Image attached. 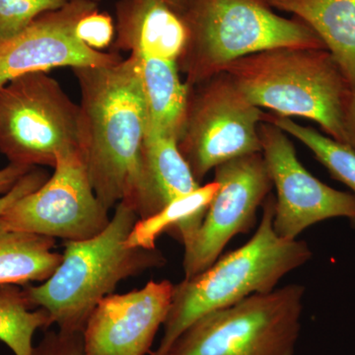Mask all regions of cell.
<instances>
[{
    "label": "cell",
    "instance_id": "1",
    "mask_svg": "<svg viewBox=\"0 0 355 355\" xmlns=\"http://www.w3.org/2000/svg\"><path fill=\"white\" fill-rule=\"evenodd\" d=\"M81 92L83 153L96 197L107 209L135 205L148 114L137 58L72 69Z\"/></svg>",
    "mask_w": 355,
    "mask_h": 355
},
{
    "label": "cell",
    "instance_id": "2",
    "mask_svg": "<svg viewBox=\"0 0 355 355\" xmlns=\"http://www.w3.org/2000/svg\"><path fill=\"white\" fill-rule=\"evenodd\" d=\"M139 217L120 202L104 231L90 239L64 241L62 261L40 286L27 284L23 293L30 305L43 308L58 330L83 333L98 303L114 293L123 280L165 265L155 249L128 248L127 239Z\"/></svg>",
    "mask_w": 355,
    "mask_h": 355
},
{
    "label": "cell",
    "instance_id": "3",
    "mask_svg": "<svg viewBox=\"0 0 355 355\" xmlns=\"http://www.w3.org/2000/svg\"><path fill=\"white\" fill-rule=\"evenodd\" d=\"M275 205L270 193L263 203L260 225L246 244L219 257L207 270L174 284L163 336L151 355H165L178 336L200 317L254 294L275 291L286 275L311 260L307 242L282 239L275 233Z\"/></svg>",
    "mask_w": 355,
    "mask_h": 355
},
{
    "label": "cell",
    "instance_id": "4",
    "mask_svg": "<svg viewBox=\"0 0 355 355\" xmlns=\"http://www.w3.org/2000/svg\"><path fill=\"white\" fill-rule=\"evenodd\" d=\"M221 71L248 100L275 114L308 119L347 146L345 110L350 86L327 49H273L239 58Z\"/></svg>",
    "mask_w": 355,
    "mask_h": 355
},
{
    "label": "cell",
    "instance_id": "5",
    "mask_svg": "<svg viewBox=\"0 0 355 355\" xmlns=\"http://www.w3.org/2000/svg\"><path fill=\"white\" fill-rule=\"evenodd\" d=\"M184 15L189 35L177 64L188 86L260 51L327 49L309 26L277 15L266 0H191Z\"/></svg>",
    "mask_w": 355,
    "mask_h": 355
},
{
    "label": "cell",
    "instance_id": "6",
    "mask_svg": "<svg viewBox=\"0 0 355 355\" xmlns=\"http://www.w3.org/2000/svg\"><path fill=\"white\" fill-rule=\"evenodd\" d=\"M304 295V286L288 284L210 312L165 355H295Z\"/></svg>",
    "mask_w": 355,
    "mask_h": 355
},
{
    "label": "cell",
    "instance_id": "7",
    "mask_svg": "<svg viewBox=\"0 0 355 355\" xmlns=\"http://www.w3.org/2000/svg\"><path fill=\"white\" fill-rule=\"evenodd\" d=\"M73 150L83 151L80 106L55 78L34 72L0 88V153L9 163L55 168Z\"/></svg>",
    "mask_w": 355,
    "mask_h": 355
},
{
    "label": "cell",
    "instance_id": "8",
    "mask_svg": "<svg viewBox=\"0 0 355 355\" xmlns=\"http://www.w3.org/2000/svg\"><path fill=\"white\" fill-rule=\"evenodd\" d=\"M263 114L225 72L189 86L178 147L198 184L217 166L261 153Z\"/></svg>",
    "mask_w": 355,
    "mask_h": 355
},
{
    "label": "cell",
    "instance_id": "9",
    "mask_svg": "<svg viewBox=\"0 0 355 355\" xmlns=\"http://www.w3.org/2000/svg\"><path fill=\"white\" fill-rule=\"evenodd\" d=\"M111 218L96 197L81 150L58 156L55 172L38 190L19 198L0 214V226L81 241L100 234Z\"/></svg>",
    "mask_w": 355,
    "mask_h": 355
},
{
    "label": "cell",
    "instance_id": "10",
    "mask_svg": "<svg viewBox=\"0 0 355 355\" xmlns=\"http://www.w3.org/2000/svg\"><path fill=\"white\" fill-rule=\"evenodd\" d=\"M261 154L277 189L272 225L282 239L295 240L319 222L349 219L355 227V196L336 190L301 164L286 132L273 123L259 125Z\"/></svg>",
    "mask_w": 355,
    "mask_h": 355
},
{
    "label": "cell",
    "instance_id": "11",
    "mask_svg": "<svg viewBox=\"0 0 355 355\" xmlns=\"http://www.w3.org/2000/svg\"><path fill=\"white\" fill-rule=\"evenodd\" d=\"M218 191L191 241L184 248V277L207 270L234 236L248 233L273 184L263 154L240 156L214 169Z\"/></svg>",
    "mask_w": 355,
    "mask_h": 355
},
{
    "label": "cell",
    "instance_id": "12",
    "mask_svg": "<svg viewBox=\"0 0 355 355\" xmlns=\"http://www.w3.org/2000/svg\"><path fill=\"white\" fill-rule=\"evenodd\" d=\"M99 9L96 0H69L42 14L19 34L0 43V88L16 77L55 67H104L123 60L119 53L93 50L76 34L79 21Z\"/></svg>",
    "mask_w": 355,
    "mask_h": 355
},
{
    "label": "cell",
    "instance_id": "13",
    "mask_svg": "<svg viewBox=\"0 0 355 355\" xmlns=\"http://www.w3.org/2000/svg\"><path fill=\"white\" fill-rule=\"evenodd\" d=\"M169 280H150L146 286L103 298L83 331L87 355H146L171 305Z\"/></svg>",
    "mask_w": 355,
    "mask_h": 355
},
{
    "label": "cell",
    "instance_id": "14",
    "mask_svg": "<svg viewBox=\"0 0 355 355\" xmlns=\"http://www.w3.org/2000/svg\"><path fill=\"white\" fill-rule=\"evenodd\" d=\"M113 51L178 64L188 40L184 9L166 0H118Z\"/></svg>",
    "mask_w": 355,
    "mask_h": 355
},
{
    "label": "cell",
    "instance_id": "15",
    "mask_svg": "<svg viewBox=\"0 0 355 355\" xmlns=\"http://www.w3.org/2000/svg\"><path fill=\"white\" fill-rule=\"evenodd\" d=\"M200 186L180 153L177 139L147 130L133 205L139 219L154 216L168 203Z\"/></svg>",
    "mask_w": 355,
    "mask_h": 355
},
{
    "label": "cell",
    "instance_id": "16",
    "mask_svg": "<svg viewBox=\"0 0 355 355\" xmlns=\"http://www.w3.org/2000/svg\"><path fill=\"white\" fill-rule=\"evenodd\" d=\"M309 26L355 90V0H266Z\"/></svg>",
    "mask_w": 355,
    "mask_h": 355
},
{
    "label": "cell",
    "instance_id": "17",
    "mask_svg": "<svg viewBox=\"0 0 355 355\" xmlns=\"http://www.w3.org/2000/svg\"><path fill=\"white\" fill-rule=\"evenodd\" d=\"M133 55L139 65L148 114V130L174 137L178 141L183 125L189 86L182 80L177 62Z\"/></svg>",
    "mask_w": 355,
    "mask_h": 355
},
{
    "label": "cell",
    "instance_id": "18",
    "mask_svg": "<svg viewBox=\"0 0 355 355\" xmlns=\"http://www.w3.org/2000/svg\"><path fill=\"white\" fill-rule=\"evenodd\" d=\"M218 188L216 181L200 186L168 203L154 216L139 219L128 235L127 246L155 249L156 240L165 232L174 236L186 246L200 228Z\"/></svg>",
    "mask_w": 355,
    "mask_h": 355
},
{
    "label": "cell",
    "instance_id": "19",
    "mask_svg": "<svg viewBox=\"0 0 355 355\" xmlns=\"http://www.w3.org/2000/svg\"><path fill=\"white\" fill-rule=\"evenodd\" d=\"M55 246V238L0 226V286L50 279L62 261V254L53 251Z\"/></svg>",
    "mask_w": 355,
    "mask_h": 355
},
{
    "label": "cell",
    "instance_id": "20",
    "mask_svg": "<svg viewBox=\"0 0 355 355\" xmlns=\"http://www.w3.org/2000/svg\"><path fill=\"white\" fill-rule=\"evenodd\" d=\"M53 324L43 308H34L23 289L15 284L0 286V340L15 355H34L33 336Z\"/></svg>",
    "mask_w": 355,
    "mask_h": 355
},
{
    "label": "cell",
    "instance_id": "21",
    "mask_svg": "<svg viewBox=\"0 0 355 355\" xmlns=\"http://www.w3.org/2000/svg\"><path fill=\"white\" fill-rule=\"evenodd\" d=\"M263 121L277 125L302 142L328 170L331 177L349 187L355 196V150L352 147L323 135L314 128L298 125L291 118L265 113Z\"/></svg>",
    "mask_w": 355,
    "mask_h": 355
},
{
    "label": "cell",
    "instance_id": "22",
    "mask_svg": "<svg viewBox=\"0 0 355 355\" xmlns=\"http://www.w3.org/2000/svg\"><path fill=\"white\" fill-rule=\"evenodd\" d=\"M69 0H0V43L12 38L42 14L55 10Z\"/></svg>",
    "mask_w": 355,
    "mask_h": 355
},
{
    "label": "cell",
    "instance_id": "23",
    "mask_svg": "<svg viewBox=\"0 0 355 355\" xmlns=\"http://www.w3.org/2000/svg\"><path fill=\"white\" fill-rule=\"evenodd\" d=\"M76 34L89 48L101 51L113 44L116 27L108 13L100 12L97 9L81 18L76 26Z\"/></svg>",
    "mask_w": 355,
    "mask_h": 355
},
{
    "label": "cell",
    "instance_id": "24",
    "mask_svg": "<svg viewBox=\"0 0 355 355\" xmlns=\"http://www.w3.org/2000/svg\"><path fill=\"white\" fill-rule=\"evenodd\" d=\"M34 355H87L83 333L46 331L41 343L35 347Z\"/></svg>",
    "mask_w": 355,
    "mask_h": 355
},
{
    "label": "cell",
    "instance_id": "25",
    "mask_svg": "<svg viewBox=\"0 0 355 355\" xmlns=\"http://www.w3.org/2000/svg\"><path fill=\"white\" fill-rule=\"evenodd\" d=\"M48 172L41 168L34 167L29 172L26 173L24 176L21 178L12 189L0 197V214L10 207L14 202H17L19 198L29 195L32 191L38 190L42 184L49 179Z\"/></svg>",
    "mask_w": 355,
    "mask_h": 355
},
{
    "label": "cell",
    "instance_id": "26",
    "mask_svg": "<svg viewBox=\"0 0 355 355\" xmlns=\"http://www.w3.org/2000/svg\"><path fill=\"white\" fill-rule=\"evenodd\" d=\"M34 167H26V166H20L11 164L9 163L6 167L0 169V195H6L14 184L24 176L26 173L30 171Z\"/></svg>",
    "mask_w": 355,
    "mask_h": 355
},
{
    "label": "cell",
    "instance_id": "27",
    "mask_svg": "<svg viewBox=\"0 0 355 355\" xmlns=\"http://www.w3.org/2000/svg\"><path fill=\"white\" fill-rule=\"evenodd\" d=\"M345 130L347 146L355 150V90L350 91L345 110Z\"/></svg>",
    "mask_w": 355,
    "mask_h": 355
},
{
    "label": "cell",
    "instance_id": "28",
    "mask_svg": "<svg viewBox=\"0 0 355 355\" xmlns=\"http://www.w3.org/2000/svg\"><path fill=\"white\" fill-rule=\"evenodd\" d=\"M166 1L169 2V3L173 4V6L178 7V8L184 9V7L188 6L189 2L191 0H166Z\"/></svg>",
    "mask_w": 355,
    "mask_h": 355
},
{
    "label": "cell",
    "instance_id": "29",
    "mask_svg": "<svg viewBox=\"0 0 355 355\" xmlns=\"http://www.w3.org/2000/svg\"><path fill=\"white\" fill-rule=\"evenodd\" d=\"M96 1H100V0H96Z\"/></svg>",
    "mask_w": 355,
    "mask_h": 355
}]
</instances>
